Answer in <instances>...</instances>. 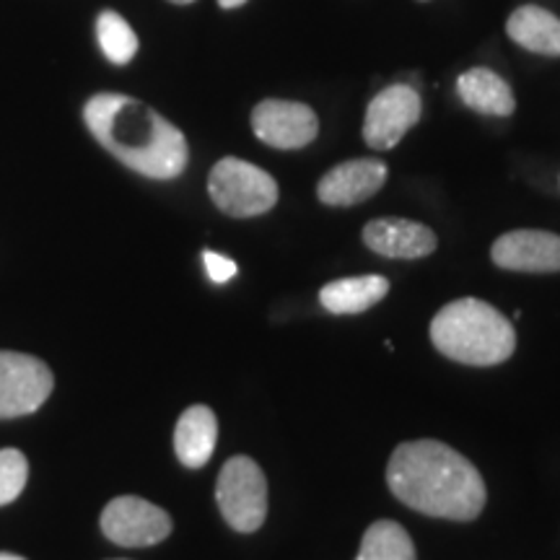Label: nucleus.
<instances>
[{
    "instance_id": "f257e3e1",
    "label": "nucleus",
    "mask_w": 560,
    "mask_h": 560,
    "mask_svg": "<svg viewBox=\"0 0 560 560\" xmlns=\"http://www.w3.org/2000/svg\"><path fill=\"white\" fill-rule=\"evenodd\" d=\"M387 482L400 503L433 520L472 522L486 506L478 467L444 441H405L392 452Z\"/></svg>"
},
{
    "instance_id": "f03ea898",
    "label": "nucleus",
    "mask_w": 560,
    "mask_h": 560,
    "mask_svg": "<svg viewBox=\"0 0 560 560\" xmlns=\"http://www.w3.org/2000/svg\"><path fill=\"white\" fill-rule=\"evenodd\" d=\"M83 122L104 151L149 179H177L190 161L177 125L132 96L94 94L83 104Z\"/></svg>"
},
{
    "instance_id": "7ed1b4c3",
    "label": "nucleus",
    "mask_w": 560,
    "mask_h": 560,
    "mask_svg": "<svg viewBox=\"0 0 560 560\" xmlns=\"http://www.w3.org/2000/svg\"><path fill=\"white\" fill-rule=\"evenodd\" d=\"M431 340L439 353L467 366H499L516 348L514 325L480 299L446 304L431 322Z\"/></svg>"
},
{
    "instance_id": "20e7f679",
    "label": "nucleus",
    "mask_w": 560,
    "mask_h": 560,
    "mask_svg": "<svg viewBox=\"0 0 560 560\" xmlns=\"http://www.w3.org/2000/svg\"><path fill=\"white\" fill-rule=\"evenodd\" d=\"M208 195L231 219H255L276 208L278 182L249 161L226 156L208 174Z\"/></svg>"
},
{
    "instance_id": "39448f33",
    "label": "nucleus",
    "mask_w": 560,
    "mask_h": 560,
    "mask_svg": "<svg viewBox=\"0 0 560 560\" xmlns=\"http://www.w3.org/2000/svg\"><path fill=\"white\" fill-rule=\"evenodd\" d=\"M215 501L231 529H260L268 516V480L260 465L249 457H231L221 467Z\"/></svg>"
},
{
    "instance_id": "423d86ee",
    "label": "nucleus",
    "mask_w": 560,
    "mask_h": 560,
    "mask_svg": "<svg viewBox=\"0 0 560 560\" xmlns=\"http://www.w3.org/2000/svg\"><path fill=\"white\" fill-rule=\"evenodd\" d=\"M423 115L420 94L408 83H392L369 102L363 117V140L369 149L389 151L408 136L412 125Z\"/></svg>"
},
{
    "instance_id": "0eeeda50",
    "label": "nucleus",
    "mask_w": 560,
    "mask_h": 560,
    "mask_svg": "<svg viewBox=\"0 0 560 560\" xmlns=\"http://www.w3.org/2000/svg\"><path fill=\"white\" fill-rule=\"evenodd\" d=\"M55 387L47 363L26 353L0 350V418H19L39 410Z\"/></svg>"
},
{
    "instance_id": "6e6552de",
    "label": "nucleus",
    "mask_w": 560,
    "mask_h": 560,
    "mask_svg": "<svg viewBox=\"0 0 560 560\" xmlns=\"http://www.w3.org/2000/svg\"><path fill=\"white\" fill-rule=\"evenodd\" d=\"M102 532L122 548H149L172 535V516L138 495H120L104 506Z\"/></svg>"
},
{
    "instance_id": "1a4fd4ad",
    "label": "nucleus",
    "mask_w": 560,
    "mask_h": 560,
    "mask_svg": "<svg viewBox=\"0 0 560 560\" xmlns=\"http://www.w3.org/2000/svg\"><path fill=\"white\" fill-rule=\"evenodd\" d=\"M252 130L270 149L299 151L317 140L319 117L304 102L262 100L252 109Z\"/></svg>"
},
{
    "instance_id": "9d476101",
    "label": "nucleus",
    "mask_w": 560,
    "mask_h": 560,
    "mask_svg": "<svg viewBox=\"0 0 560 560\" xmlns=\"http://www.w3.org/2000/svg\"><path fill=\"white\" fill-rule=\"evenodd\" d=\"M490 257L511 272H560V236L537 229L509 231L495 240Z\"/></svg>"
},
{
    "instance_id": "9b49d317",
    "label": "nucleus",
    "mask_w": 560,
    "mask_h": 560,
    "mask_svg": "<svg viewBox=\"0 0 560 560\" xmlns=\"http://www.w3.org/2000/svg\"><path fill=\"white\" fill-rule=\"evenodd\" d=\"M387 182V164L380 159H353L332 166L317 185L319 202L330 208H350L374 198Z\"/></svg>"
},
{
    "instance_id": "f8f14e48",
    "label": "nucleus",
    "mask_w": 560,
    "mask_h": 560,
    "mask_svg": "<svg viewBox=\"0 0 560 560\" xmlns=\"http://www.w3.org/2000/svg\"><path fill=\"white\" fill-rule=\"evenodd\" d=\"M363 244L389 260H420V257H429L439 242L436 234L423 223L387 215V219L366 223Z\"/></svg>"
},
{
    "instance_id": "ddd939ff",
    "label": "nucleus",
    "mask_w": 560,
    "mask_h": 560,
    "mask_svg": "<svg viewBox=\"0 0 560 560\" xmlns=\"http://www.w3.org/2000/svg\"><path fill=\"white\" fill-rule=\"evenodd\" d=\"M215 439H219V420L215 412L206 405H192L182 412L174 429V452L179 462L190 470L206 465L215 452Z\"/></svg>"
},
{
    "instance_id": "4468645a",
    "label": "nucleus",
    "mask_w": 560,
    "mask_h": 560,
    "mask_svg": "<svg viewBox=\"0 0 560 560\" xmlns=\"http://www.w3.org/2000/svg\"><path fill=\"white\" fill-rule=\"evenodd\" d=\"M457 94L465 107L488 117H511L516 109L514 91L495 70L470 68L457 79Z\"/></svg>"
},
{
    "instance_id": "2eb2a0df",
    "label": "nucleus",
    "mask_w": 560,
    "mask_h": 560,
    "mask_svg": "<svg viewBox=\"0 0 560 560\" xmlns=\"http://www.w3.org/2000/svg\"><path fill=\"white\" fill-rule=\"evenodd\" d=\"M511 42L542 58H560V19L542 5H520L506 21Z\"/></svg>"
},
{
    "instance_id": "dca6fc26",
    "label": "nucleus",
    "mask_w": 560,
    "mask_h": 560,
    "mask_svg": "<svg viewBox=\"0 0 560 560\" xmlns=\"http://www.w3.org/2000/svg\"><path fill=\"white\" fill-rule=\"evenodd\" d=\"M389 280L382 276H355L327 283L319 291V301L330 314H361L369 312L387 296Z\"/></svg>"
},
{
    "instance_id": "f3484780",
    "label": "nucleus",
    "mask_w": 560,
    "mask_h": 560,
    "mask_svg": "<svg viewBox=\"0 0 560 560\" xmlns=\"http://www.w3.org/2000/svg\"><path fill=\"white\" fill-rule=\"evenodd\" d=\"M355 560H418L416 545L397 522H374L363 535Z\"/></svg>"
},
{
    "instance_id": "a211bd4d",
    "label": "nucleus",
    "mask_w": 560,
    "mask_h": 560,
    "mask_svg": "<svg viewBox=\"0 0 560 560\" xmlns=\"http://www.w3.org/2000/svg\"><path fill=\"white\" fill-rule=\"evenodd\" d=\"M96 39L104 58L115 66H128L138 52V34L117 11H102L96 19Z\"/></svg>"
},
{
    "instance_id": "6ab92c4d",
    "label": "nucleus",
    "mask_w": 560,
    "mask_h": 560,
    "mask_svg": "<svg viewBox=\"0 0 560 560\" xmlns=\"http://www.w3.org/2000/svg\"><path fill=\"white\" fill-rule=\"evenodd\" d=\"M30 478V462L19 450H0V506L16 501Z\"/></svg>"
},
{
    "instance_id": "aec40b11",
    "label": "nucleus",
    "mask_w": 560,
    "mask_h": 560,
    "mask_svg": "<svg viewBox=\"0 0 560 560\" xmlns=\"http://www.w3.org/2000/svg\"><path fill=\"white\" fill-rule=\"evenodd\" d=\"M202 262H206L208 278L219 285L229 283V280L236 276V270H240L234 260H229V257H223L219 252H210V249L202 252Z\"/></svg>"
},
{
    "instance_id": "412c9836",
    "label": "nucleus",
    "mask_w": 560,
    "mask_h": 560,
    "mask_svg": "<svg viewBox=\"0 0 560 560\" xmlns=\"http://www.w3.org/2000/svg\"><path fill=\"white\" fill-rule=\"evenodd\" d=\"M247 3V0H219V5L223 11H231V9H240V5Z\"/></svg>"
},
{
    "instance_id": "4be33fe9",
    "label": "nucleus",
    "mask_w": 560,
    "mask_h": 560,
    "mask_svg": "<svg viewBox=\"0 0 560 560\" xmlns=\"http://www.w3.org/2000/svg\"><path fill=\"white\" fill-rule=\"evenodd\" d=\"M0 560H26V558L13 556V552H0Z\"/></svg>"
},
{
    "instance_id": "5701e85b",
    "label": "nucleus",
    "mask_w": 560,
    "mask_h": 560,
    "mask_svg": "<svg viewBox=\"0 0 560 560\" xmlns=\"http://www.w3.org/2000/svg\"><path fill=\"white\" fill-rule=\"evenodd\" d=\"M170 3H174V5H192L195 0H170Z\"/></svg>"
}]
</instances>
